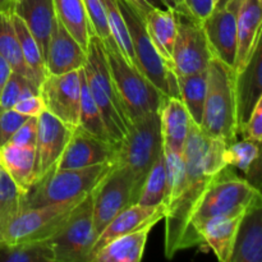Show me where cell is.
Instances as JSON below:
<instances>
[{
	"mask_svg": "<svg viewBox=\"0 0 262 262\" xmlns=\"http://www.w3.org/2000/svg\"><path fill=\"white\" fill-rule=\"evenodd\" d=\"M233 68L212 56L207 67V91L200 129L207 137L222 138L227 146L235 142L237 106H235Z\"/></svg>",
	"mask_w": 262,
	"mask_h": 262,
	"instance_id": "3957f363",
	"label": "cell"
},
{
	"mask_svg": "<svg viewBox=\"0 0 262 262\" xmlns=\"http://www.w3.org/2000/svg\"><path fill=\"white\" fill-rule=\"evenodd\" d=\"M127 2L133 8H136L137 12L143 17L151 9H170L171 8L169 0H127Z\"/></svg>",
	"mask_w": 262,
	"mask_h": 262,
	"instance_id": "bcb514c9",
	"label": "cell"
},
{
	"mask_svg": "<svg viewBox=\"0 0 262 262\" xmlns=\"http://www.w3.org/2000/svg\"><path fill=\"white\" fill-rule=\"evenodd\" d=\"M161 150L160 112L133 122L124 137L117 143L114 164L127 168L132 176L133 204L137 202L146 177Z\"/></svg>",
	"mask_w": 262,
	"mask_h": 262,
	"instance_id": "8992f818",
	"label": "cell"
},
{
	"mask_svg": "<svg viewBox=\"0 0 262 262\" xmlns=\"http://www.w3.org/2000/svg\"><path fill=\"white\" fill-rule=\"evenodd\" d=\"M117 143L97 138L82 128H74L56 163L58 169H81L102 163H114Z\"/></svg>",
	"mask_w": 262,
	"mask_h": 262,
	"instance_id": "2e32d148",
	"label": "cell"
},
{
	"mask_svg": "<svg viewBox=\"0 0 262 262\" xmlns=\"http://www.w3.org/2000/svg\"><path fill=\"white\" fill-rule=\"evenodd\" d=\"M243 215L237 216H215L202 223L197 229L202 245H206L217 260L229 262L234 248L238 227Z\"/></svg>",
	"mask_w": 262,
	"mask_h": 262,
	"instance_id": "7402d4cb",
	"label": "cell"
},
{
	"mask_svg": "<svg viewBox=\"0 0 262 262\" xmlns=\"http://www.w3.org/2000/svg\"><path fill=\"white\" fill-rule=\"evenodd\" d=\"M40 89L31 79L12 72L0 95V110L13 109L15 102L31 95H38Z\"/></svg>",
	"mask_w": 262,
	"mask_h": 262,
	"instance_id": "74e56055",
	"label": "cell"
},
{
	"mask_svg": "<svg viewBox=\"0 0 262 262\" xmlns=\"http://www.w3.org/2000/svg\"><path fill=\"white\" fill-rule=\"evenodd\" d=\"M87 53L55 17L45 54L48 74H64L83 68Z\"/></svg>",
	"mask_w": 262,
	"mask_h": 262,
	"instance_id": "ac0fdd59",
	"label": "cell"
},
{
	"mask_svg": "<svg viewBox=\"0 0 262 262\" xmlns=\"http://www.w3.org/2000/svg\"><path fill=\"white\" fill-rule=\"evenodd\" d=\"M227 2H228V0H219V3H217V5H216V7H215V8L223 7V5H224Z\"/></svg>",
	"mask_w": 262,
	"mask_h": 262,
	"instance_id": "f907efd6",
	"label": "cell"
},
{
	"mask_svg": "<svg viewBox=\"0 0 262 262\" xmlns=\"http://www.w3.org/2000/svg\"><path fill=\"white\" fill-rule=\"evenodd\" d=\"M25 194L22 189L10 179L3 169L0 176V243L4 242V235L10 223L25 210Z\"/></svg>",
	"mask_w": 262,
	"mask_h": 262,
	"instance_id": "1f68e13d",
	"label": "cell"
},
{
	"mask_svg": "<svg viewBox=\"0 0 262 262\" xmlns=\"http://www.w3.org/2000/svg\"><path fill=\"white\" fill-rule=\"evenodd\" d=\"M37 138L35 145V183L42 178L60 159L73 128L43 110L37 117Z\"/></svg>",
	"mask_w": 262,
	"mask_h": 262,
	"instance_id": "9a60e30c",
	"label": "cell"
},
{
	"mask_svg": "<svg viewBox=\"0 0 262 262\" xmlns=\"http://www.w3.org/2000/svg\"><path fill=\"white\" fill-rule=\"evenodd\" d=\"M257 206H262L260 189L230 173L228 166L224 168L209 184L192 214L191 232L194 245H202L197 229L206 220L215 216L245 215Z\"/></svg>",
	"mask_w": 262,
	"mask_h": 262,
	"instance_id": "7a4b0ae2",
	"label": "cell"
},
{
	"mask_svg": "<svg viewBox=\"0 0 262 262\" xmlns=\"http://www.w3.org/2000/svg\"><path fill=\"white\" fill-rule=\"evenodd\" d=\"M168 207L166 205H158V206H146L141 204H132L119 212L109 224L106 225L101 234L95 241V245L91 251V257L97 250L104 247L106 243L120 235L129 234V233L138 232L145 228L152 229L160 220L166 216ZM90 260V258H89Z\"/></svg>",
	"mask_w": 262,
	"mask_h": 262,
	"instance_id": "e0dca14e",
	"label": "cell"
},
{
	"mask_svg": "<svg viewBox=\"0 0 262 262\" xmlns=\"http://www.w3.org/2000/svg\"><path fill=\"white\" fill-rule=\"evenodd\" d=\"M12 72L13 71L12 68H10L9 64H8V61L0 55V95H2L3 87H4L5 83H7L8 78H9Z\"/></svg>",
	"mask_w": 262,
	"mask_h": 262,
	"instance_id": "7dc6e473",
	"label": "cell"
},
{
	"mask_svg": "<svg viewBox=\"0 0 262 262\" xmlns=\"http://www.w3.org/2000/svg\"><path fill=\"white\" fill-rule=\"evenodd\" d=\"M83 199L25 210L10 223L3 243L17 245L51 239L66 225L74 207Z\"/></svg>",
	"mask_w": 262,
	"mask_h": 262,
	"instance_id": "30bf717a",
	"label": "cell"
},
{
	"mask_svg": "<svg viewBox=\"0 0 262 262\" xmlns=\"http://www.w3.org/2000/svg\"><path fill=\"white\" fill-rule=\"evenodd\" d=\"M81 69L64 74H48L40 86L46 112L73 129L79 124Z\"/></svg>",
	"mask_w": 262,
	"mask_h": 262,
	"instance_id": "4fadbf2b",
	"label": "cell"
},
{
	"mask_svg": "<svg viewBox=\"0 0 262 262\" xmlns=\"http://www.w3.org/2000/svg\"><path fill=\"white\" fill-rule=\"evenodd\" d=\"M0 55L8 61L13 72L22 74L35 83L32 73L26 66L25 59H23L19 40H18L14 25H13L12 14H8V13H0Z\"/></svg>",
	"mask_w": 262,
	"mask_h": 262,
	"instance_id": "f546056e",
	"label": "cell"
},
{
	"mask_svg": "<svg viewBox=\"0 0 262 262\" xmlns=\"http://www.w3.org/2000/svg\"><path fill=\"white\" fill-rule=\"evenodd\" d=\"M0 262H55L49 241L8 245L0 243Z\"/></svg>",
	"mask_w": 262,
	"mask_h": 262,
	"instance_id": "e575fe53",
	"label": "cell"
},
{
	"mask_svg": "<svg viewBox=\"0 0 262 262\" xmlns=\"http://www.w3.org/2000/svg\"><path fill=\"white\" fill-rule=\"evenodd\" d=\"M182 102L196 125L201 124L207 91V71L177 77Z\"/></svg>",
	"mask_w": 262,
	"mask_h": 262,
	"instance_id": "f1b7e54d",
	"label": "cell"
},
{
	"mask_svg": "<svg viewBox=\"0 0 262 262\" xmlns=\"http://www.w3.org/2000/svg\"><path fill=\"white\" fill-rule=\"evenodd\" d=\"M113 165L114 163H102L81 169H58L56 165L53 166L25 194L23 207L25 210L36 209L83 199L112 170Z\"/></svg>",
	"mask_w": 262,
	"mask_h": 262,
	"instance_id": "5b68a950",
	"label": "cell"
},
{
	"mask_svg": "<svg viewBox=\"0 0 262 262\" xmlns=\"http://www.w3.org/2000/svg\"><path fill=\"white\" fill-rule=\"evenodd\" d=\"M184 5L196 15L197 18L204 20L210 13L214 10V0H182Z\"/></svg>",
	"mask_w": 262,
	"mask_h": 262,
	"instance_id": "f6af8a7d",
	"label": "cell"
},
{
	"mask_svg": "<svg viewBox=\"0 0 262 262\" xmlns=\"http://www.w3.org/2000/svg\"><path fill=\"white\" fill-rule=\"evenodd\" d=\"M79 128L96 136L97 138L113 142L99 107L90 92L83 68L81 69V101H79ZM114 143V142H113Z\"/></svg>",
	"mask_w": 262,
	"mask_h": 262,
	"instance_id": "d6a6232c",
	"label": "cell"
},
{
	"mask_svg": "<svg viewBox=\"0 0 262 262\" xmlns=\"http://www.w3.org/2000/svg\"><path fill=\"white\" fill-rule=\"evenodd\" d=\"M2 171H3V166H2V161H0V176H2Z\"/></svg>",
	"mask_w": 262,
	"mask_h": 262,
	"instance_id": "816d5d0a",
	"label": "cell"
},
{
	"mask_svg": "<svg viewBox=\"0 0 262 262\" xmlns=\"http://www.w3.org/2000/svg\"><path fill=\"white\" fill-rule=\"evenodd\" d=\"M217 3H219V0H214V4H215V7H216V5H217Z\"/></svg>",
	"mask_w": 262,
	"mask_h": 262,
	"instance_id": "f5cc1de1",
	"label": "cell"
},
{
	"mask_svg": "<svg viewBox=\"0 0 262 262\" xmlns=\"http://www.w3.org/2000/svg\"><path fill=\"white\" fill-rule=\"evenodd\" d=\"M169 2H170V5H171V8H174V7H176L177 4H179V3H181L182 0H169Z\"/></svg>",
	"mask_w": 262,
	"mask_h": 262,
	"instance_id": "681fc988",
	"label": "cell"
},
{
	"mask_svg": "<svg viewBox=\"0 0 262 262\" xmlns=\"http://www.w3.org/2000/svg\"><path fill=\"white\" fill-rule=\"evenodd\" d=\"M13 109L15 112L20 113V114L27 115V117H38L45 110V105H43L42 99L38 94L31 95V96L18 100L14 106H13Z\"/></svg>",
	"mask_w": 262,
	"mask_h": 262,
	"instance_id": "ee69618b",
	"label": "cell"
},
{
	"mask_svg": "<svg viewBox=\"0 0 262 262\" xmlns=\"http://www.w3.org/2000/svg\"><path fill=\"white\" fill-rule=\"evenodd\" d=\"M15 0H0V13L12 14L14 12Z\"/></svg>",
	"mask_w": 262,
	"mask_h": 262,
	"instance_id": "c3c4849f",
	"label": "cell"
},
{
	"mask_svg": "<svg viewBox=\"0 0 262 262\" xmlns=\"http://www.w3.org/2000/svg\"><path fill=\"white\" fill-rule=\"evenodd\" d=\"M257 158H260V143L245 138L227 146L224 152L225 164L235 166L245 173L250 170Z\"/></svg>",
	"mask_w": 262,
	"mask_h": 262,
	"instance_id": "f35d334b",
	"label": "cell"
},
{
	"mask_svg": "<svg viewBox=\"0 0 262 262\" xmlns=\"http://www.w3.org/2000/svg\"><path fill=\"white\" fill-rule=\"evenodd\" d=\"M30 117L15 112L14 109L0 110V147L10 141L18 128Z\"/></svg>",
	"mask_w": 262,
	"mask_h": 262,
	"instance_id": "60d3db41",
	"label": "cell"
},
{
	"mask_svg": "<svg viewBox=\"0 0 262 262\" xmlns=\"http://www.w3.org/2000/svg\"><path fill=\"white\" fill-rule=\"evenodd\" d=\"M137 204L146 206L166 205V168L164 147L146 177Z\"/></svg>",
	"mask_w": 262,
	"mask_h": 262,
	"instance_id": "836d02e7",
	"label": "cell"
},
{
	"mask_svg": "<svg viewBox=\"0 0 262 262\" xmlns=\"http://www.w3.org/2000/svg\"><path fill=\"white\" fill-rule=\"evenodd\" d=\"M241 4L242 0H228L202 20L211 55L230 68L237 56V14Z\"/></svg>",
	"mask_w": 262,
	"mask_h": 262,
	"instance_id": "5bb4252c",
	"label": "cell"
},
{
	"mask_svg": "<svg viewBox=\"0 0 262 262\" xmlns=\"http://www.w3.org/2000/svg\"><path fill=\"white\" fill-rule=\"evenodd\" d=\"M148 36L164 63L174 72L173 48L177 35L174 9H151L145 14Z\"/></svg>",
	"mask_w": 262,
	"mask_h": 262,
	"instance_id": "484cf974",
	"label": "cell"
},
{
	"mask_svg": "<svg viewBox=\"0 0 262 262\" xmlns=\"http://www.w3.org/2000/svg\"><path fill=\"white\" fill-rule=\"evenodd\" d=\"M262 0H242L237 14V56L234 73L245 68L261 40Z\"/></svg>",
	"mask_w": 262,
	"mask_h": 262,
	"instance_id": "ffe728a7",
	"label": "cell"
},
{
	"mask_svg": "<svg viewBox=\"0 0 262 262\" xmlns=\"http://www.w3.org/2000/svg\"><path fill=\"white\" fill-rule=\"evenodd\" d=\"M94 234L97 239L106 225L122 210L133 204V178L124 166L113 165L112 170L92 189Z\"/></svg>",
	"mask_w": 262,
	"mask_h": 262,
	"instance_id": "7c38bea8",
	"label": "cell"
},
{
	"mask_svg": "<svg viewBox=\"0 0 262 262\" xmlns=\"http://www.w3.org/2000/svg\"><path fill=\"white\" fill-rule=\"evenodd\" d=\"M235 106H237V130L247 122L256 104L262 99V48L261 40L245 68L234 77Z\"/></svg>",
	"mask_w": 262,
	"mask_h": 262,
	"instance_id": "d6986e66",
	"label": "cell"
},
{
	"mask_svg": "<svg viewBox=\"0 0 262 262\" xmlns=\"http://www.w3.org/2000/svg\"><path fill=\"white\" fill-rule=\"evenodd\" d=\"M55 17L73 36L84 51L89 48L94 32L84 9L83 0H53Z\"/></svg>",
	"mask_w": 262,
	"mask_h": 262,
	"instance_id": "83f0119b",
	"label": "cell"
},
{
	"mask_svg": "<svg viewBox=\"0 0 262 262\" xmlns=\"http://www.w3.org/2000/svg\"><path fill=\"white\" fill-rule=\"evenodd\" d=\"M166 168V206H170L182 193L186 181V163L183 154L165 150Z\"/></svg>",
	"mask_w": 262,
	"mask_h": 262,
	"instance_id": "8d00e7d4",
	"label": "cell"
},
{
	"mask_svg": "<svg viewBox=\"0 0 262 262\" xmlns=\"http://www.w3.org/2000/svg\"><path fill=\"white\" fill-rule=\"evenodd\" d=\"M37 117H30L13 135L9 142L17 146H33L36 145L37 138Z\"/></svg>",
	"mask_w": 262,
	"mask_h": 262,
	"instance_id": "7bdbcfd3",
	"label": "cell"
},
{
	"mask_svg": "<svg viewBox=\"0 0 262 262\" xmlns=\"http://www.w3.org/2000/svg\"><path fill=\"white\" fill-rule=\"evenodd\" d=\"M117 3L127 23L137 69L164 96L181 99L176 73L159 55L146 30L143 15L140 14L127 0H117Z\"/></svg>",
	"mask_w": 262,
	"mask_h": 262,
	"instance_id": "ba28073f",
	"label": "cell"
},
{
	"mask_svg": "<svg viewBox=\"0 0 262 262\" xmlns=\"http://www.w3.org/2000/svg\"><path fill=\"white\" fill-rule=\"evenodd\" d=\"M107 66L130 123L160 112L164 96L137 68L130 66L118 49L114 38L102 42Z\"/></svg>",
	"mask_w": 262,
	"mask_h": 262,
	"instance_id": "52a82bcc",
	"label": "cell"
},
{
	"mask_svg": "<svg viewBox=\"0 0 262 262\" xmlns=\"http://www.w3.org/2000/svg\"><path fill=\"white\" fill-rule=\"evenodd\" d=\"M86 53L83 72L90 92L101 113L110 138L113 142L118 143L124 137L132 123L113 82L104 45L96 33L91 35Z\"/></svg>",
	"mask_w": 262,
	"mask_h": 262,
	"instance_id": "277c9868",
	"label": "cell"
},
{
	"mask_svg": "<svg viewBox=\"0 0 262 262\" xmlns=\"http://www.w3.org/2000/svg\"><path fill=\"white\" fill-rule=\"evenodd\" d=\"M92 194L89 193L76 207L68 222L49 243L55 262H89L95 245Z\"/></svg>",
	"mask_w": 262,
	"mask_h": 262,
	"instance_id": "8fae6325",
	"label": "cell"
},
{
	"mask_svg": "<svg viewBox=\"0 0 262 262\" xmlns=\"http://www.w3.org/2000/svg\"><path fill=\"white\" fill-rule=\"evenodd\" d=\"M12 20L13 25H14L17 37L19 40L20 50H22V55L23 59H25L26 66L28 67L30 72L32 73L35 83L37 84V87H40L43 79L48 76L45 60H43L40 46H38L37 41L35 40L32 33L30 32L27 26L25 25V22L15 13H12Z\"/></svg>",
	"mask_w": 262,
	"mask_h": 262,
	"instance_id": "4dcf8cb0",
	"label": "cell"
},
{
	"mask_svg": "<svg viewBox=\"0 0 262 262\" xmlns=\"http://www.w3.org/2000/svg\"><path fill=\"white\" fill-rule=\"evenodd\" d=\"M173 9L177 25L173 48L174 73L179 77L207 71L212 55L202 19L197 18L182 2Z\"/></svg>",
	"mask_w": 262,
	"mask_h": 262,
	"instance_id": "9c48e42d",
	"label": "cell"
},
{
	"mask_svg": "<svg viewBox=\"0 0 262 262\" xmlns=\"http://www.w3.org/2000/svg\"><path fill=\"white\" fill-rule=\"evenodd\" d=\"M104 4L105 10H106V19L110 28V33H112V37L117 42L118 49L122 53V55L124 56L125 60L130 66L137 68L132 42H130L129 32H128L127 28V23H125L122 12H120V8L118 5L117 0H104Z\"/></svg>",
	"mask_w": 262,
	"mask_h": 262,
	"instance_id": "d590c367",
	"label": "cell"
},
{
	"mask_svg": "<svg viewBox=\"0 0 262 262\" xmlns=\"http://www.w3.org/2000/svg\"><path fill=\"white\" fill-rule=\"evenodd\" d=\"M238 135H242L245 140L255 141L261 143L262 140V99L256 104L255 109L251 113L247 122L242 125Z\"/></svg>",
	"mask_w": 262,
	"mask_h": 262,
	"instance_id": "b9f144b4",
	"label": "cell"
},
{
	"mask_svg": "<svg viewBox=\"0 0 262 262\" xmlns=\"http://www.w3.org/2000/svg\"><path fill=\"white\" fill-rule=\"evenodd\" d=\"M13 13L25 22L45 58L53 22L55 19L53 0H15Z\"/></svg>",
	"mask_w": 262,
	"mask_h": 262,
	"instance_id": "603a6c76",
	"label": "cell"
},
{
	"mask_svg": "<svg viewBox=\"0 0 262 262\" xmlns=\"http://www.w3.org/2000/svg\"><path fill=\"white\" fill-rule=\"evenodd\" d=\"M0 161L18 188L27 193L35 183V147L8 142L0 147Z\"/></svg>",
	"mask_w": 262,
	"mask_h": 262,
	"instance_id": "d4e9b609",
	"label": "cell"
},
{
	"mask_svg": "<svg viewBox=\"0 0 262 262\" xmlns=\"http://www.w3.org/2000/svg\"><path fill=\"white\" fill-rule=\"evenodd\" d=\"M262 261V206L243 215L229 262Z\"/></svg>",
	"mask_w": 262,
	"mask_h": 262,
	"instance_id": "cb8c5ba5",
	"label": "cell"
},
{
	"mask_svg": "<svg viewBox=\"0 0 262 262\" xmlns=\"http://www.w3.org/2000/svg\"><path fill=\"white\" fill-rule=\"evenodd\" d=\"M191 118L178 97H166L160 109V127L163 147L183 154L188 137Z\"/></svg>",
	"mask_w": 262,
	"mask_h": 262,
	"instance_id": "44dd1931",
	"label": "cell"
},
{
	"mask_svg": "<svg viewBox=\"0 0 262 262\" xmlns=\"http://www.w3.org/2000/svg\"><path fill=\"white\" fill-rule=\"evenodd\" d=\"M151 228L120 235L97 250L89 262H140Z\"/></svg>",
	"mask_w": 262,
	"mask_h": 262,
	"instance_id": "4316f807",
	"label": "cell"
},
{
	"mask_svg": "<svg viewBox=\"0 0 262 262\" xmlns=\"http://www.w3.org/2000/svg\"><path fill=\"white\" fill-rule=\"evenodd\" d=\"M225 148L227 143L222 138L207 137L199 125L191 122L183 151L186 163L183 191L168 207L166 216L164 217V253L169 260L182 250L196 247L191 232L192 214L215 176L228 166L224 161Z\"/></svg>",
	"mask_w": 262,
	"mask_h": 262,
	"instance_id": "6da1fadb",
	"label": "cell"
},
{
	"mask_svg": "<svg viewBox=\"0 0 262 262\" xmlns=\"http://www.w3.org/2000/svg\"><path fill=\"white\" fill-rule=\"evenodd\" d=\"M83 5L87 17H89L90 25H91L94 32L97 35V37L102 42L112 38L109 25H107L104 0H83Z\"/></svg>",
	"mask_w": 262,
	"mask_h": 262,
	"instance_id": "ab89813d",
	"label": "cell"
}]
</instances>
